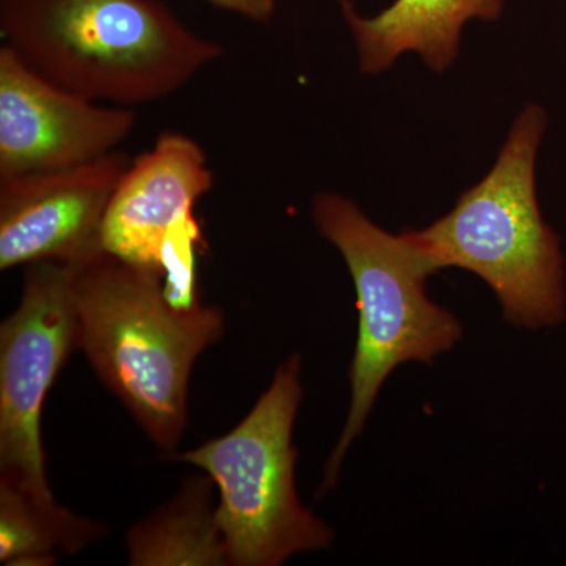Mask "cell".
I'll use <instances>...</instances> for the list:
<instances>
[{"label":"cell","mask_w":566,"mask_h":566,"mask_svg":"<svg viewBox=\"0 0 566 566\" xmlns=\"http://www.w3.org/2000/svg\"><path fill=\"white\" fill-rule=\"evenodd\" d=\"M0 35L43 80L122 107L161 102L223 54L161 0H0Z\"/></svg>","instance_id":"obj_1"},{"label":"cell","mask_w":566,"mask_h":566,"mask_svg":"<svg viewBox=\"0 0 566 566\" xmlns=\"http://www.w3.org/2000/svg\"><path fill=\"white\" fill-rule=\"evenodd\" d=\"M77 349L145 434L172 455L188 423L197 357L221 340V308L177 307L164 277L103 253L76 268Z\"/></svg>","instance_id":"obj_2"},{"label":"cell","mask_w":566,"mask_h":566,"mask_svg":"<svg viewBox=\"0 0 566 566\" xmlns=\"http://www.w3.org/2000/svg\"><path fill=\"white\" fill-rule=\"evenodd\" d=\"M547 117L528 104L513 123L497 161L453 210L409 237L434 273L461 268L483 279L501 301L506 322L554 326L566 314L560 241L536 200L535 163Z\"/></svg>","instance_id":"obj_3"},{"label":"cell","mask_w":566,"mask_h":566,"mask_svg":"<svg viewBox=\"0 0 566 566\" xmlns=\"http://www.w3.org/2000/svg\"><path fill=\"white\" fill-rule=\"evenodd\" d=\"M312 218L319 234L344 256L359 311L349 381L352 405L344 430L324 468L319 495L337 485L354 439L363 433L379 390L394 368L431 363L458 344L457 316L424 293L433 266L408 232L392 234L371 222L356 203L333 192L316 193Z\"/></svg>","instance_id":"obj_4"},{"label":"cell","mask_w":566,"mask_h":566,"mask_svg":"<svg viewBox=\"0 0 566 566\" xmlns=\"http://www.w3.org/2000/svg\"><path fill=\"white\" fill-rule=\"evenodd\" d=\"M301 397V357L294 354L230 433L174 455L202 469L218 486L216 521L229 565L279 566L333 543L334 532L296 493L292 436Z\"/></svg>","instance_id":"obj_5"},{"label":"cell","mask_w":566,"mask_h":566,"mask_svg":"<svg viewBox=\"0 0 566 566\" xmlns=\"http://www.w3.org/2000/svg\"><path fill=\"white\" fill-rule=\"evenodd\" d=\"M17 311L0 326V479L43 505H57L48 482L41 412L77 348L76 268L29 264Z\"/></svg>","instance_id":"obj_6"},{"label":"cell","mask_w":566,"mask_h":566,"mask_svg":"<svg viewBox=\"0 0 566 566\" xmlns=\"http://www.w3.org/2000/svg\"><path fill=\"white\" fill-rule=\"evenodd\" d=\"M212 185L202 147L185 134L164 133L129 164L104 218V252L161 273L177 307L200 304L196 255L203 238L193 208Z\"/></svg>","instance_id":"obj_7"},{"label":"cell","mask_w":566,"mask_h":566,"mask_svg":"<svg viewBox=\"0 0 566 566\" xmlns=\"http://www.w3.org/2000/svg\"><path fill=\"white\" fill-rule=\"evenodd\" d=\"M133 159L115 150L91 163L0 180V270L102 256L103 223Z\"/></svg>","instance_id":"obj_8"},{"label":"cell","mask_w":566,"mask_h":566,"mask_svg":"<svg viewBox=\"0 0 566 566\" xmlns=\"http://www.w3.org/2000/svg\"><path fill=\"white\" fill-rule=\"evenodd\" d=\"M133 107L62 91L0 48V180L91 163L118 150L136 126Z\"/></svg>","instance_id":"obj_9"},{"label":"cell","mask_w":566,"mask_h":566,"mask_svg":"<svg viewBox=\"0 0 566 566\" xmlns=\"http://www.w3.org/2000/svg\"><path fill=\"white\" fill-rule=\"evenodd\" d=\"M338 3L365 73L390 69L405 52H417L442 73L460 52L465 22L499 20L505 0H395L374 18L360 17L353 0Z\"/></svg>","instance_id":"obj_10"},{"label":"cell","mask_w":566,"mask_h":566,"mask_svg":"<svg viewBox=\"0 0 566 566\" xmlns=\"http://www.w3.org/2000/svg\"><path fill=\"white\" fill-rule=\"evenodd\" d=\"M210 476L193 475L180 493L126 535L133 566H226L223 543L212 505Z\"/></svg>","instance_id":"obj_11"},{"label":"cell","mask_w":566,"mask_h":566,"mask_svg":"<svg viewBox=\"0 0 566 566\" xmlns=\"http://www.w3.org/2000/svg\"><path fill=\"white\" fill-rule=\"evenodd\" d=\"M107 534V527L69 509L43 505L0 479V564H55V551L77 554Z\"/></svg>","instance_id":"obj_12"},{"label":"cell","mask_w":566,"mask_h":566,"mask_svg":"<svg viewBox=\"0 0 566 566\" xmlns=\"http://www.w3.org/2000/svg\"><path fill=\"white\" fill-rule=\"evenodd\" d=\"M205 2L253 22L271 21L275 13V0H205Z\"/></svg>","instance_id":"obj_13"}]
</instances>
